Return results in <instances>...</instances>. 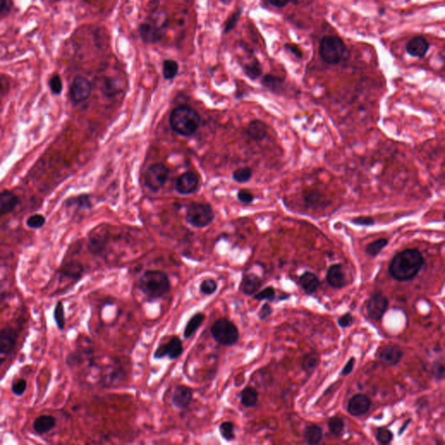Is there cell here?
I'll return each instance as SVG.
<instances>
[{"label": "cell", "instance_id": "cell-2", "mask_svg": "<svg viewBox=\"0 0 445 445\" xmlns=\"http://www.w3.org/2000/svg\"><path fill=\"white\" fill-rule=\"evenodd\" d=\"M137 285L145 297L154 300L160 299L170 290V281L166 273L159 270H149L138 279Z\"/></svg>", "mask_w": 445, "mask_h": 445}, {"label": "cell", "instance_id": "cell-30", "mask_svg": "<svg viewBox=\"0 0 445 445\" xmlns=\"http://www.w3.org/2000/svg\"><path fill=\"white\" fill-rule=\"evenodd\" d=\"M328 427L331 434L336 437H341L344 434L345 429L344 419L339 416H332L328 422Z\"/></svg>", "mask_w": 445, "mask_h": 445}, {"label": "cell", "instance_id": "cell-44", "mask_svg": "<svg viewBox=\"0 0 445 445\" xmlns=\"http://www.w3.org/2000/svg\"><path fill=\"white\" fill-rule=\"evenodd\" d=\"M49 85H50L51 91L54 94L58 95L61 93L62 90H63V83H62L60 77L58 76V75H55V76L51 78L50 81H49Z\"/></svg>", "mask_w": 445, "mask_h": 445}, {"label": "cell", "instance_id": "cell-42", "mask_svg": "<svg viewBox=\"0 0 445 445\" xmlns=\"http://www.w3.org/2000/svg\"><path fill=\"white\" fill-rule=\"evenodd\" d=\"M445 361L444 359L438 360L434 363L432 366V374L438 380H443L445 377Z\"/></svg>", "mask_w": 445, "mask_h": 445}, {"label": "cell", "instance_id": "cell-7", "mask_svg": "<svg viewBox=\"0 0 445 445\" xmlns=\"http://www.w3.org/2000/svg\"><path fill=\"white\" fill-rule=\"evenodd\" d=\"M169 174L170 170L162 163L152 164L145 172V185L152 192H159L165 185Z\"/></svg>", "mask_w": 445, "mask_h": 445}, {"label": "cell", "instance_id": "cell-15", "mask_svg": "<svg viewBox=\"0 0 445 445\" xmlns=\"http://www.w3.org/2000/svg\"><path fill=\"white\" fill-rule=\"evenodd\" d=\"M193 398V391L186 385H177L171 394V403L176 408L185 409L188 408Z\"/></svg>", "mask_w": 445, "mask_h": 445}, {"label": "cell", "instance_id": "cell-14", "mask_svg": "<svg viewBox=\"0 0 445 445\" xmlns=\"http://www.w3.org/2000/svg\"><path fill=\"white\" fill-rule=\"evenodd\" d=\"M371 406V401L366 395L356 394L348 403V412L353 416H362L369 411Z\"/></svg>", "mask_w": 445, "mask_h": 445}, {"label": "cell", "instance_id": "cell-41", "mask_svg": "<svg viewBox=\"0 0 445 445\" xmlns=\"http://www.w3.org/2000/svg\"><path fill=\"white\" fill-rule=\"evenodd\" d=\"M27 388V383L24 378H18L15 380L11 384V391L12 393L17 397H21L26 392Z\"/></svg>", "mask_w": 445, "mask_h": 445}, {"label": "cell", "instance_id": "cell-3", "mask_svg": "<svg viewBox=\"0 0 445 445\" xmlns=\"http://www.w3.org/2000/svg\"><path fill=\"white\" fill-rule=\"evenodd\" d=\"M200 116L194 109L180 105L170 113V125L177 134L189 137L199 129Z\"/></svg>", "mask_w": 445, "mask_h": 445}, {"label": "cell", "instance_id": "cell-20", "mask_svg": "<svg viewBox=\"0 0 445 445\" xmlns=\"http://www.w3.org/2000/svg\"><path fill=\"white\" fill-rule=\"evenodd\" d=\"M430 43L423 37H415L406 45V51L412 57L424 58L427 54Z\"/></svg>", "mask_w": 445, "mask_h": 445}, {"label": "cell", "instance_id": "cell-40", "mask_svg": "<svg viewBox=\"0 0 445 445\" xmlns=\"http://www.w3.org/2000/svg\"><path fill=\"white\" fill-rule=\"evenodd\" d=\"M394 435L392 431L385 429V428H379L376 431V438L377 442L381 445H388L393 440Z\"/></svg>", "mask_w": 445, "mask_h": 445}, {"label": "cell", "instance_id": "cell-56", "mask_svg": "<svg viewBox=\"0 0 445 445\" xmlns=\"http://www.w3.org/2000/svg\"><path fill=\"white\" fill-rule=\"evenodd\" d=\"M222 3H224V4H229L232 0H220Z\"/></svg>", "mask_w": 445, "mask_h": 445}, {"label": "cell", "instance_id": "cell-55", "mask_svg": "<svg viewBox=\"0 0 445 445\" xmlns=\"http://www.w3.org/2000/svg\"><path fill=\"white\" fill-rule=\"evenodd\" d=\"M409 422H410V420H408V421L406 422L405 424V426H403V427L400 429V432H399V434H402L403 432L405 431L406 427H408V425H409V424H409Z\"/></svg>", "mask_w": 445, "mask_h": 445}, {"label": "cell", "instance_id": "cell-50", "mask_svg": "<svg viewBox=\"0 0 445 445\" xmlns=\"http://www.w3.org/2000/svg\"><path fill=\"white\" fill-rule=\"evenodd\" d=\"M319 199H320V196L319 194L311 192L310 194H307L304 197V200L305 201V203H307L308 205H311V206L313 207L314 204L319 203Z\"/></svg>", "mask_w": 445, "mask_h": 445}, {"label": "cell", "instance_id": "cell-34", "mask_svg": "<svg viewBox=\"0 0 445 445\" xmlns=\"http://www.w3.org/2000/svg\"><path fill=\"white\" fill-rule=\"evenodd\" d=\"M243 72L250 80H257L262 74V66L258 60H254L243 66Z\"/></svg>", "mask_w": 445, "mask_h": 445}, {"label": "cell", "instance_id": "cell-6", "mask_svg": "<svg viewBox=\"0 0 445 445\" xmlns=\"http://www.w3.org/2000/svg\"><path fill=\"white\" fill-rule=\"evenodd\" d=\"M214 219V212L209 203L194 202L189 205L185 220L196 228H203L211 224Z\"/></svg>", "mask_w": 445, "mask_h": 445}, {"label": "cell", "instance_id": "cell-54", "mask_svg": "<svg viewBox=\"0 0 445 445\" xmlns=\"http://www.w3.org/2000/svg\"><path fill=\"white\" fill-rule=\"evenodd\" d=\"M5 4H6V0H0V13L4 11Z\"/></svg>", "mask_w": 445, "mask_h": 445}, {"label": "cell", "instance_id": "cell-24", "mask_svg": "<svg viewBox=\"0 0 445 445\" xmlns=\"http://www.w3.org/2000/svg\"><path fill=\"white\" fill-rule=\"evenodd\" d=\"M18 199L14 193L11 192H1L0 193V216L11 212L18 204Z\"/></svg>", "mask_w": 445, "mask_h": 445}, {"label": "cell", "instance_id": "cell-27", "mask_svg": "<svg viewBox=\"0 0 445 445\" xmlns=\"http://www.w3.org/2000/svg\"><path fill=\"white\" fill-rule=\"evenodd\" d=\"M258 393L257 390L251 386L244 388L240 393V401L245 408H252L257 405Z\"/></svg>", "mask_w": 445, "mask_h": 445}, {"label": "cell", "instance_id": "cell-17", "mask_svg": "<svg viewBox=\"0 0 445 445\" xmlns=\"http://www.w3.org/2000/svg\"><path fill=\"white\" fill-rule=\"evenodd\" d=\"M326 281L334 289H341L347 284L346 276L341 264H333L329 267L326 274Z\"/></svg>", "mask_w": 445, "mask_h": 445}, {"label": "cell", "instance_id": "cell-47", "mask_svg": "<svg viewBox=\"0 0 445 445\" xmlns=\"http://www.w3.org/2000/svg\"><path fill=\"white\" fill-rule=\"evenodd\" d=\"M351 222L357 225L361 226H371L375 225V220L370 217H359L352 219Z\"/></svg>", "mask_w": 445, "mask_h": 445}, {"label": "cell", "instance_id": "cell-53", "mask_svg": "<svg viewBox=\"0 0 445 445\" xmlns=\"http://www.w3.org/2000/svg\"><path fill=\"white\" fill-rule=\"evenodd\" d=\"M269 3L276 8H283L290 3V0H268Z\"/></svg>", "mask_w": 445, "mask_h": 445}, {"label": "cell", "instance_id": "cell-28", "mask_svg": "<svg viewBox=\"0 0 445 445\" xmlns=\"http://www.w3.org/2000/svg\"><path fill=\"white\" fill-rule=\"evenodd\" d=\"M324 437L322 428L318 425H310L304 429V438L309 445H318Z\"/></svg>", "mask_w": 445, "mask_h": 445}, {"label": "cell", "instance_id": "cell-31", "mask_svg": "<svg viewBox=\"0 0 445 445\" xmlns=\"http://www.w3.org/2000/svg\"><path fill=\"white\" fill-rule=\"evenodd\" d=\"M319 364V355L311 352L305 355L302 362V367L306 372H312Z\"/></svg>", "mask_w": 445, "mask_h": 445}, {"label": "cell", "instance_id": "cell-25", "mask_svg": "<svg viewBox=\"0 0 445 445\" xmlns=\"http://www.w3.org/2000/svg\"><path fill=\"white\" fill-rule=\"evenodd\" d=\"M205 319V316L203 313L198 312L195 315L192 316L188 323L186 324L185 330H184V337L186 339H189L197 332V330L202 325L203 321Z\"/></svg>", "mask_w": 445, "mask_h": 445}, {"label": "cell", "instance_id": "cell-26", "mask_svg": "<svg viewBox=\"0 0 445 445\" xmlns=\"http://www.w3.org/2000/svg\"><path fill=\"white\" fill-rule=\"evenodd\" d=\"M62 275L66 277L69 279H73V280H79L82 278L83 273V267L82 264L72 261L69 262L68 264H65V266L62 268Z\"/></svg>", "mask_w": 445, "mask_h": 445}, {"label": "cell", "instance_id": "cell-21", "mask_svg": "<svg viewBox=\"0 0 445 445\" xmlns=\"http://www.w3.org/2000/svg\"><path fill=\"white\" fill-rule=\"evenodd\" d=\"M246 133L247 136L254 141H262L267 136L268 126L261 120H253L248 124Z\"/></svg>", "mask_w": 445, "mask_h": 445}, {"label": "cell", "instance_id": "cell-37", "mask_svg": "<svg viewBox=\"0 0 445 445\" xmlns=\"http://www.w3.org/2000/svg\"><path fill=\"white\" fill-rule=\"evenodd\" d=\"M53 317H54L55 323L58 326V329L63 330L65 329V307L62 302H58V304H56L53 311Z\"/></svg>", "mask_w": 445, "mask_h": 445}, {"label": "cell", "instance_id": "cell-39", "mask_svg": "<svg viewBox=\"0 0 445 445\" xmlns=\"http://www.w3.org/2000/svg\"><path fill=\"white\" fill-rule=\"evenodd\" d=\"M254 299L257 301H273L276 297V290L272 286L264 288V290L257 291L253 295Z\"/></svg>", "mask_w": 445, "mask_h": 445}, {"label": "cell", "instance_id": "cell-36", "mask_svg": "<svg viewBox=\"0 0 445 445\" xmlns=\"http://www.w3.org/2000/svg\"><path fill=\"white\" fill-rule=\"evenodd\" d=\"M251 177H252V170L249 167L239 168L232 173L233 180H235L237 183H239V184H243V183L250 181Z\"/></svg>", "mask_w": 445, "mask_h": 445}, {"label": "cell", "instance_id": "cell-48", "mask_svg": "<svg viewBox=\"0 0 445 445\" xmlns=\"http://www.w3.org/2000/svg\"><path fill=\"white\" fill-rule=\"evenodd\" d=\"M354 322V318H353V316L351 315V313H345L344 315L342 316L341 318H339L338 319V324L342 328H347V327H350V326L353 324Z\"/></svg>", "mask_w": 445, "mask_h": 445}, {"label": "cell", "instance_id": "cell-19", "mask_svg": "<svg viewBox=\"0 0 445 445\" xmlns=\"http://www.w3.org/2000/svg\"><path fill=\"white\" fill-rule=\"evenodd\" d=\"M404 357V351L396 345H387L381 351L379 359L381 362L388 366L398 364Z\"/></svg>", "mask_w": 445, "mask_h": 445}, {"label": "cell", "instance_id": "cell-12", "mask_svg": "<svg viewBox=\"0 0 445 445\" xmlns=\"http://www.w3.org/2000/svg\"><path fill=\"white\" fill-rule=\"evenodd\" d=\"M199 176L193 171L182 174L176 182V191L181 195H189L199 188Z\"/></svg>", "mask_w": 445, "mask_h": 445}, {"label": "cell", "instance_id": "cell-33", "mask_svg": "<svg viewBox=\"0 0 445 445\" xmlns=\"http://www.w3.org/2000/svg\"><path fill=\"white\" fill-rule=\"evenodd\" d=\"M388 244V240L386 239H377L374 242L370 243L366 246V253L370 257H376L384 250Z\"/></svg>", "mask_w": 445, "mask_h": 445}, {"label": "cell", "instance_id": "cell-45", "mask_svg": "<svg viewBox=\"0 0 445 445\" xmlns=\"http://www.w3.org/2000/svg\"><path fill=\"white\" fill-rule=\"evenodd\" d=\"M238 199L241 203L250 204L254 201V195L248 190L242 189L238 192Z\"/></svg>", "mask_w": 445, "mask_h": 445}, {"label": "cell", "instance_id": "cell-38", "mask_svg": "<svg viewBox=\"0 0 445 445\" xmlns=\"http://www.w3.org/2000/svg\"><path fill=\"white\" fill-rule=\"evenodd\" d=\"M199 290H200L201 293L205 295V296L212 295L217 290V282L212 279H204L203 282L200 283Z\"/></svg>", "mask_w": 445, "mask_h": 445}, {"label": "cell", "instance_id": "cell-10", "mask_svg": "<svg viewBox=\"0 0 445 445\" xmlns=\"http://www.w3.org/2000/svg\"><path fill=\"white\" fill-rule=\"evenodd\" d=\"M389 306L387 297L383 293H376L370 297L367 305L366 311L369 319L379 321L384 317Z\"/></svg>", "mask_w": 445, "mask_h": 445}, {"label": "cell", "instance_id": "cell-29", "mask_svg": "<svg viewBox=\"0 0 445 445\" xmlns=\"http://www.w3.org/2000/svg\"><path fill=\"white\" fill-rule=\"evenodd\" d=\"M283 83H284V81L283 79L272 75V74L265 75L262 80V84L266 89H268L269 91L275 92V93H279L282 91Z\"/></svg>", "mask_w": 445, "mask_h": 445}, {"label": "cell", "instance_id": "cell-23", "mask_svg": "<svg viewBox=\"0 0 445 445\" xmlns=\"http://www.w3.org/2000/svg\"><path fill=\"white\" fill-rule=\"evenodd\" d=\"M299 283L302 288L304 289V292L307 295L315 293L320 286L319 278L314 273L310 272H304V274L301 276Z\"/></svg>", "mask_w": 445, "mask_h": 445}, {"label": "cell", "instance_id": "cell-22", "mask_svg": "<svg viewBox=\"0 0 445 445\" xmlns=\"http://www.w3.org/2000/svg\"><path fill=\"white\" fill-rule=\"evenodd\" d=\"M33 427L38 435L47 434L56 427V419L51 415H42L34 420Z\"/></svg>", "mask_w": 445, "mask_h": 445}, {"label": "cell", "instance_id": "cell-8", "mask_svg": "<svg viewBox=\"0 0 445 445\" xmlns=\"http://www.w3.org/2000/svg\"><path fill=\"white\" fill-rule=\"evenodd\" d=\"M184 352V347L181 339L177 336H173L165 344H160L153 353L155 359H162L169 358L171 360L178 359Z\"/></svg>", "mask_w": 445, "mask_h": 445}, {"label": "cell", "instance_id": "cell-16", "mask_svg": "<svg viewBox=\"0 0 445 445\" xmlns=\"http://www.w3.org/2000/svg\"><path fill=\"white\" fill-rule=\"evenodd\" d=\"M263 281L260 277L255 273H245L243 276L239 289L242 293L246 296H253L260 290Z\"/></svg>", "mask_w": 445, "mask_h": 445}, {"label": "cell", "instance_id": "cell-52", "mask_svg": "<svg viewBox=\"0 0 445 445\" xmlns=\"http://www.w3.org/2000/svg\"><path fill=\"white\" fill-rule=\"evenodd\" d=\"M285 48L288 51H290L291 54H293L297 58H300L301 59V58H303V52L296 45H294V44H286Z\"/></svg>", "mask_w": 445, "mask_h": 445}, {"label": "cell", "instance_id": "cell-1", "mask_svg": "<svg viewBox=\"0 0 445 445\" xmlns=\"http://www.w3.org/2000/svg\"><path fill=\"white\" fill-rule=\"evenodd\" d=\"M424 264L423 254L416 249H406L396 254L389 265L392 279L400 282L412 280Z\"/></svg>", "mask_w": 445, "mask_h": 445}, {"label": "cell", "instance_id": "cell-18", "mask_svg": "<svg viewBox=\"0 0 445 445\" xmlns=\"http://www.w3.org/2000/svg\"><path fill=\"white\" fill-rule=\"evenodd\" d=\"M139 34L145 43H158L163 37L161 28L156 24L150 22L143 23L141 26H139Z\"/></svg>", "mask_w": 445, "mask_h": 445}, {"label": "cell", "instance_id": "cell-11", "mask_svg": "<svg viewBox=\"0 0 445 445\" xmlns=\"http://www.w3.org/2000/svg\"><path fill=\"white\" fill-rule=\"evenodd\" d=\"M91 84L83 77L76 78L70 89V97L74 104H80L91 96Z\"/></svg>", "mask_w": 445, "mask_h": 445}, {"label": "cell", "instance_id": "cell-32", "mask_svg": "<svg viewBox=\"0 0 445 445\" xmlns=\"http://www.w3.org/2000/svg\"><path fill=\"white\" fill-rule=\"evenodd\" d=\"M219 433L225 441L231 442L236 438L235 426L232 422L226 421L219 425Z\"/></svg>", "mask_w": 445, "mask_h": 445}, {"label": "cell", "instance_id": "cell-43", "mask_svg": "<svg viewBox=\"0 0 445 445\" xmlns=\"http://www.w3.org/2000/svg\"><path fill=\"white\" fill-rule=\"evenodd\" d=\"M45 218L40 214H35L32 217H30L27 220V225L30 228L40 229L44 225Z\"/></svg>", "mask_w": 445, "mask_h": 445}, {"label": "cell", "instance_id": "cell-5", "mask_svg": "<svg viewBox=\"0 0 445 445\" xmlns=\"http://www.w3.org/2000/svg\"><path fill=\"white\" fill-rule=\"evenodd\" d=\"M346 47L342 39L337 36H326L321 40L319 55L328 65H337L343 58Z\"/></svg>", "mask_w": 445, "mask_h": 445}, {"label": "cell", "instance_id": "cell-49", "mask_svg": "<svg viewBox=\"0 0 445 445\" xmlns=\"http://www.w3.org/2000/svg\"><path fill=\"white\" fill-rule=\"evenodd\" d=\"M272 311H273V310L270 306V304L268 303H265V304L262 305L260 311L258 312V318L261 320H265V319H268L270 316L272 315Z\"/></svg>", "mask_w": 445, "mask_h": 445}, {"label": "cell", "instance_id": "cell-46", "mask_svg": "<svg viewBox=\"0 0 445 445\" xmlns=\"http://www.w3.org/2000/svg\"><path fill=\"white\" fill-rule=\"evenodd\" d=\"M241 12H242V11L239 10V11H237L235 13H233L232 17L229 18L227 24H226V26H225V33H230L231 31H232V30L235 28V26H237V24H238V22H239V18H240V16H241Z\"/></svg>", "mask_w": 445, "mask_h": 445}, {"label": "cell", "instance_id": "cell-9", "mask_svg": "<svg viewBox=\"0 0 445 445\" xmlns=\"http://www.w3.org/2000/svg\"><path fill=\"white\" fill-rule=\"evenodd\" d=\"M108 240V227L106 225H98L92 229L89 235L88 249L95 255L101 253L105 250Z\"/></svg>", "mask_w": 445, "mask_h": 445}, {"label": "cell", "instance_id": "cell-51", "mask_svg": "<svg viewBox=\"0 0 445 445\" xmlns=\"http://www.w3.org/2000/svg\"><path fill=\"white\" fill-rule=\"evenodd\" d=\"M355 364V359L354 358H351L349 361H348L347 364H345V366L344 367V369L342 370V372H341V375L342 376H348L349 374H351L352 372V370H353V368H354Z\"/></svg>", "mask_w": 445, "mask_h": 445}, {"label": "cell", "instance_id": "cell-4", "mask_svg": "<svg viewBox=\"0 0 445 445\" xmlns=\"http://www.w3.org/2000/svg\"><path fill=\"white\" fill-rule=\"evenodd\" d=\"M210 332L214 340L223 346L230 347L239 342V329L235 324L229 319H217L211 326Z\"/></svg>", "mask_w": 445, "mask_h": 445}, {"label": "cell", "instance_id": "cell-35", "mask_svg": "<svg viewBox=\"0 0 445 445\" xmlns=\"http://www.w3.org/2000/svg\"><path fill=\"white\" fill-rule=\"evenodd\" d=\"M178 73V64L177 62L167 59L163 64V76L165 80H173Z\"/></svg>", "mask_w": 445, "mask_h": 445}, {"label": "cell", "instance_id": "cell-13", "mask_svg": "<svg viewBox=\"0 0 445 445\" xmlns=\"http://www.w3.org/2000/svg\"><path fill=\"white\" fill-rule=\"evenodd\" d=\"M18 337V331L13 328L6 327L0 329V355H11L17 346Z\"/></svg>", "mask_w": 445, "mask_h": 445}]
</instances>
